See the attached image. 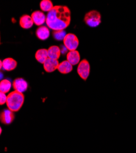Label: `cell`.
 <instances>
[{
	"label": "cell",
	"mask_w": 136,
	"mask_h": 153,
	"mask_svg": "<svg viewBox=\"0 0 136 153\" xmlns=\"http://www.w3.org/2000/svg\"><path fill=\"white\" fill-rule=\"evenodd\" d=\"M71 22V12L65 6H56L46 16V23L48 27L54 30H64Z\"/></svg>",
	"instance_id": "obj_1"
},
{
	"label": "cell",
	"mask_w": 136,
	"mask_h": 153,
	"mask_svg": "<svg viewBox=\"0 0 136 153\" xmlns=\"http://www.w3.org/2000/svg\"><path fill=\"white\" fill-rule=\"evenodd\" d=\"M24 96L23 93L14 91L11 92L7 97L6 104L9 110L12 111H17L24 103Z\"/></svg>",
	"instance_id": "obj_2"
},
{
	"label": "cell",
	"mask_w": 136,
	"mask_h": 153,
	"mask_svg": "<svg viewBox=\"0 0 136 153\" xmlns=\"http://www.w3.org/2000/svg\"><path fill=\"white\" fill-rule=\"evenodd\" d=\"M84 22L90 27H96L101 22V16L97 10H91L85 15Z\"/></svg>",
	"instance_id": "obj_3"
},
{
	"label": "cell",
	"mask_w": 136,
	"mask_h": 153,
	"mask_svg": "<svg viewBox=\"0 0 136 153\" xmlns=\"http://www.w3.org/2000/svg\"><path fill=\"white\" fill-rule=\"evenodd\" d=\"M64 44L70 51L76 50L79 45V40L75 34L68 33L64 38Z\"/></svg>",
	"instance_id": "obj_4"
},
{
	"label": "cell",
	"mask_w": 136,
	"mask_h": 153,
	"mask_svg": "<svg viewBox=\"0 0 136 153\" xmlns=\"http://www.w3.org/2000/svg\"><path fill=\"white\" fill-rule=\"evenodd\" d=\"M90 70V66L89 61L87 59H83L79 64L77 72L81 79L86 80L89 77Z\"/></svg>",
	"instance_id": "obj_5"
},
{
	"label": "cell",
	"mask_w": 136,
	"mask_h": 153,
	"mask_svg": "<svg viewBox=\"0 0 136 153\" xmlns=\"http://www.w3.org/2000/svg\"><path fill=\"white\" fill-rule=\"evenodd\" d=\"M59 63L58 60L48 58L43 64L44 69L47 72H53L58 69Z\"/></svg>",
	"instance_id": "obj_6"
},
{
	"label": "cell",
	"mask_w": 136,
	"mask_h": 153,
	"mask_svg": "<svg viewBox=\"0 0 136 153\" xmlns=\"http://www.w3.org/2000/svg\"><path fill=\"white\" fill-rule=\"evenodd\" d=\"M28 86V83L21 78L16 79L13 82V88L15 91L21 93H23L27 90Z\"/></svg>",
	"instance_id": "obj_7"
},
{
	"label": "cell",
	"mask_w": 136,
	"mask_h": 153,
	"mask_svg": "<svg viewBox=\"0 0 136 153\" xmlns=\"http://www.w3.org/2000/svg\"><path fill=\"white\" fill-rule=\"evenodd\" d=\"M1 121L4 124H9L12 123L14 119V114L13 111L9 109H6L1 113Z\"/></svg>",
	"instance_id": "obj_8"
},
{
	"label": "cell",
	"mask_w": 136,
	"mask_h": 153,
	"mask_svg": "<svg viewBox=\"0 0 136 153\" xmlns=\"http://www.w3.org/2000/svg\"><path fill=\"white\" fill-rule=\"evenodd\" d=\"M34 23L37 26H41L46 20V17L42 12L39 10L34 11L31 14Z\"/></svg>",
	"instance_id": "obj_9"
},
{
	"label": "cell",
	"mask_w": 136,
	"mask_h": 153,
	"mask_svg": "<svg viewBox=\"0 0 136 153\" xmlns=\"http://www.w3.org/2000/svg\"><path fill=\"white\" fill-rule=\"evenodd\" d=\"M67 61L73 66L76 65L80 61V55L77 50L70 51L67 55Z\"/></svg>",
	"instance_id": "obj_10"
},
{
	"label": "cell",
	"mask_w": 136,
	"mask_h": 153,
	"mask_svg": "<svg viewBox=\"0 0 136 153\" xmlns=\"http://www.w3.org/2000/svg\"><path fill=\"white\" fill-rule=\"evenodd\" d=\"M3 68L5 71H11L16 68L17 66V61L11 58L4 59L3 61Z\"/></svg>",
	"instance_id": "obj_11"
},
{
	"label": "cell",
	"mask_w": 136,
	"mask_h": 153,
	"mask_svg": "<svg viewBox=\"0 0 136 153\" xmlns=\"http://www.w3.org/2000/svg\"><path fill=\"white\" fill-rule=\"evenodd\" d=\"M34 23V22L31 16H29L28 15H24L21 17L20 19V26L24 29H28L31 28Z\"/></svg>",
	"instance_id": "obj_12"
},
{
	"label": "cell",
	"mask_w": 136,
	"mask_h": 153,
	"mask_svg": "<svg viewBox=\"0 0 136 153\" xmlns=\"http://www.w3.org/2000/svg\"><path fill=\"white\" fill-rule=\"evenodd\" d=\"M36 36L39 39L45 41L47 39L49 36V29L45 26L39 27L36 30Z\"/></svg>",
	"instance_id": "obj_13"
},
{
	"label": "cell",
	"mask_w": 136,
	"mask_h": 153,
	"mask_svg": "<svg viewBox=\"0 0 136 153\" xmlns=\"http://www.w3.org/2000/svg\"><path fill=\"white\" fill-rule=\"evenodd\" d=\"M48 58L57 60L61 54L60 49L58 46L53 45L48 49Z\"/></svg>",
	"instance_id": "obj_14"
},
{
	"label": "cell",
	"mask_w": 136,
	"mask_h": 153,
	"mask_svg": "<svg viewBox=\"0 0 136 153\" xmlns=\"http://www.w3.org/2000/svg\"><path fill=\"white\" fill-rule=\"evenodd\" d=\"M73 65L67 60L60 62L58 67V71L62 74H68L73 70Z\"/></svg>",
	"instance_id": "obj_15"
},
{
	"label": "cell",
	"mask_w": 136,
	"mask_h": 153,
	"mask_svg": "<svg viewBox=\"0 0 136 153\" xmlns=\"http://www.w3.org/2000/svg\"><path fill=\"white\" fill-rule=\"evenodd\" d=\"M35 57L37 61H38L39 62L42 64H44L46 60L48 58V50L45 48L38 50L35 53Z\"/></svg>",
	"instance_id": "obj_16"
},
{
	"label": "cell",
	"mask_w": 136,
	"mask_h": 153,
	"mask_svg": "<svg viewBox=\"0 0 136 153\" xmlns=\"http://www.w3.org/2000/svg\"><path fill=\"white\" fill-rule=\"evenodd\" d=\"M40 6L42 10L48 12L51 11L54 7L53 4L50 0H43V1L40 2Z\"/></svg>",
	"instance_id": "obj_17"
},
{
	"label": "cell",
	"mask_w": 136,
	"mask_h": 153,
	"mask_svg": "<svg viewBox=\"0 0 136 153\" xmlns=\"http://www.w3.org/2000/svg\"><path fill=\"white\" fill-rule=\"evenodd\" d=\"M11 88V83L9 80L4 79L2 80L0 83V91L1 93H7L9 91Z\"/></svg>",
	"instance_id": "obj_18"
},
{
	"label": "cell",
	"mask_w": 136,
	"mask_h": 153,
	"mask_svg": "<svg viewBox=\"0 0 136 153\" xmlns=\"http://www.w3.org/2000/svg\"><path fill=\"white\" fill-rule=\"evenodd\" d=\"M66 35V32L64 30L54 31L53 32V36L57 41H64Z\"/></svg>",
	"instance_id": "obj_19"
},
{
	"label": "cell",
	"mask_w": 136,
	"mask_h": 153,
	"mask_svg": "<svg viewBox=\"0 0 136 153\" xmlns=\"http://www.w3.org/2000/svg\"><path fill=\"white\" fill-rule=\"evenodd\" d=\"M7 97V96H6L4 93H0V99H1V100H0V104L3 105L4 104L6 103Z\"/></svg>",
	"instance_id": "obj_20"
},
{
	"label": "cell",
	"mask_w": 136,
	"mask_h": 153,
	"mask_svg": "<svg viewBox=\"0 0 136 153\" xmlns=\"http://www.w3.org/2000/svg\"><path fill=\"white\" fill-rule=\"evenodd\" d=\"M59 48L60 49L61 53H62L63 55H65V54H66L67 53L68 49H67V48L64 45H61Z\"/></svg>",
	"instance_id": "obj_21"
}]
</instances>
